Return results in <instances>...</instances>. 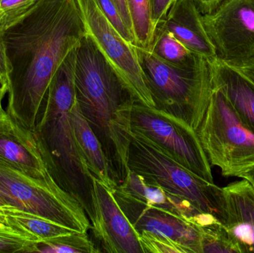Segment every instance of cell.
Returning a JSON list of instances; mask_svg holds the SVG:
<instances>
[{
    "label": "cell",
    "mask_w": 254,
    "mask_h": 253,
    "mask_svg": "<svg viewBox=\"0 0 254 253\" xmlns=\"http://www.w3.org/2000/svg\"><path fill=\"white\" fill-rule=\"evenodd\" d=\"M85 34L76 0H40L2 31L7 112L22 127L33 132L54 74Z\"/></svg>",
    "instance_id": "6da1fadb"
},
{
    "label": "cell",
    "mask_w": 254,
    "mask_h": 253,
    "mask_svg": "<svg viewBox=\"0 0 254 253\" xmlns=\"http://www.w3.org/2000/svg\"><path fill=\"white\" fill-rule=\"evenodd\" d=\"M74 84L82 114L101 142L119 186L129 171L130 117L135 101L86 34L77 48Z\"/></svg>",
    "instance_id": "7a4b0ae2"
},
{
    "label": "cell",
    "mask_w": 254,
    "mask_h": 253,
    "mask_svg": "<svg viewBox=\"0 0 254 253\" xmlns=\"http://www.w3.org/2000/svg\"><path fill=\"white\" fill-rule=\"evenodd\" d=\"M77 48L68 53L54 74L31 132L51 176L80 203L92 224L95 219L93 176L77 148L69 115L76 98Z\"/></svg>",
    "instance_id": "3957f363"
},
{
    "label": "cell",
    "mask_w": 254,
    "mask_h": 253,
    "mask_svg": "<svg viewBox=\"0 0 254 253\" xmlns=\"http://www.w3.org/2000/svg\"><path fill=\"white\" fill-rule=\"evenodd\" d=\"M135 47L155 108L187 122L196 131L213 90L208 61L203 59L193 68H178L160 60L149 51Z\"/></svg>",
    "instance_id": "277c9868"
},
{
    "label": "cell",
    "mask_w": 254,
    "mask_h": 253,
    "mask_svg": "<svg viewBox=\"0 0 254 253\" xmlns=\"http://www.w3.org/2000/svg\"><path fill=\"white\" fill-rule=\"evenodd\" d=\"M127 165L129 170L146 181L187 199L198 210L213 215L225 225L226 206L223 188L192 173L140 134L130 132Z\"/></svg>",
    "instance_id": "5b68a950"
},
{
    "label": "cell",
    "mask_w": 254,
    "mask_h": 253,
    "mask_svg": "<svg viewBox=\"0 0 254 253\" xmlns=\"http://www.w3.org/2000/svg\"><path fill=\"white\" fill-rule=\"evenodd\" d=\"M0 198L6 206L31 212L78 233H87L92 227L83 206L52 176L37 179L1 160Z\"/></svg>",
    "instance_id": "8992f818"
},
{
    "label": "cell",
    "mask_w": 254,
    "mask_h": 253,
    "mask_svg": "<svg viewBox=\"0 0 254 253\" xmlns=\"http://www.w3.org/2000/svg\"><path fill=\"white\" fill-rule=\"evenodd\" d=\"M211 166L225 177H237L254 165V132L239 117L226 97L213 87L208 107L196 130Z\"/></svg>",
    "instance_id": "52a82bcc"
},
{
    "label": "cell",
    "mask_w": 254,
    "mask_h": 253,
    "mask_svg": "<svg viewBox=\"0 0 254 253\" xmlns=\"http://www.w3.org/2000/svg\"><path fill=\"white\" fill-rule=\"evenodd\" d=\"M130 131L144 137L192 173L214 183L211 165L198 134L187 122L134 101L130 117Z\"/></svg>",
    "instance_id": "ba28073f"
},
{
    "label": "cell",
    "mask_w": 254,
    "mask_h": 253,
    "mask_svg": "<svg viewBox=\"0 0 254 253\" xmlns=\"http://www.w3.org/2000/svg\"><path fill=\"white\" fill-rule=\"evenodd\" d=\"M86 34L116 71L134 101L149 107L155 103L145 83L136 46L127 41L98 7L95 0H76Z\"/></svg>",
    "instance_id": "9c48e42d"
},
{
    "label": "cell",
    "mask_w": 254,
    "mask_h": 253,
    "mask_svg": "<svg viewBox=\"0 0 254 253\" xmlns=\"http://www.w3.org/2000/svg\"><path fill=\"white\" fill-rule=\"evenodd\" d=\"M216 57L238 67L254 56V0H226L203 15Z\"/></svg>",
    "instance_id": "30bf717a"
},
{
    "label": "cell",
    "mask_w": 254,
    "mask_h": 253,
    "mask_svg": "<svg viewBox=\"0 0 254 253\" xmlns=\"http://www.w3.org/2000/svg\"><path fill=\"white\" fill-rule=\"evenodd\" d=\"M113 193L138 236L146 231L166 236L186 248L189 253H201L200 227L168 211L138 202L117 188Z\"/></svg>",
    "instance_id": "8fae6325"
},
{
    "label": "cell",
    "mask_w": 254,
    "mask_h": 253,
    "mask_svg": "<svg viewBox=\"0 0 254 253\" xmlns=\"http://www.w3.org/2000/svg\"><path fill=\"white\" fill-rule=\"evenodd\" d=\"M95 219L91 229L102 253H143L139 236L113 192L93 177Z\"/></svg>",
    "instance_id": "7c38bea8"
},
{
    "label": "cell",
    "mask_w": 254,
    "mask_h": 253,
    "mask_svg": "<svg viewBox=\"0 0 254 253\" xmlns=\"http://www.w3.org/2000/svg\"><path fill=\"white\" fill-rule=\"evenodd\" d=\"M116 188L138 202L168 211L200 227L221 223L213 215L198 210L187 199L146 181L141 175L131 170L128 171L125 181Z\"/></svg>",
    "instance_id": "4fadbf2b"
},
{
    "label": "cell",
    "mask_w": 254,
    "mask_h": 253,
    "mask_svg": "<svg viewBox=\"0 0 254 253\" xmlns=\"http://www.w3.org/2000/svg\"><path fill=\"white\" fill-rule=\"evenodd\" d=\"M156 28L170 33L192 53L209 62L217 58L216 49L204 27L203 14L195 0H176L165 19Z\"/></svg>",
    "instance_id": "5bb4252c"
},
{
    "label": "cell",
    "mask_w": 254,
    "mask_h": 253,
    "mask_svg": "<svg viewBox=\"0 0 254 253\" xmlns=\"http://www.w3.org/2000/svg\"><path fill=\"white\" fill-rule=\"evenodd\" d=\"M225 227L239 253H254V189L246 180L223 187Z\"/></svg>",
    "instance_id": "9a60e30c"
},
{
    "label": "cell",
    "mask_w": 254,
    "mask_h": 253,
    "mask_svg": "<svg viewBox=\"0 0 254 253\" xmlns=\"http://www.w3.org/2000/svg\"><path fill=\"white\" fill-rule=\"evenodd\" d=\"M12 120L11 126L0 132V160L33 178H49L32 132Z\"/></svg>",
    "instance_id": "2e32d148"
},
{
    "label": "cell",
    "mask_w": 254,
    "mask_h": 253,
    "mask_svg": "<svg viewBox=\"0 0 254 253\" xmlns=\"http://www.w3.org/2000/svg\"><path fill=\"white\" fill-rule=\"evenodd\" d=\"M209 64L213 87L225 95L242 121L254 132V83L217 58Z\"/></svg>",
    "instance_id": "e0dca14e"
},
{
    "label": "cell",
    "mask_w": 254,
    "mask_h": 253,
    "mask_svg": "<svg viewBox=\"0 0 254 253\" xmlns=\"http://www.w3.org/2000/svg\"><path fill=\"white\" fill-rule=\"evenodd\" d=\"M69 115L77 148L88 169L94 178L113 193L118 184L113 181L102 145L82 114L76 98Z\"/></svg>",
    "instance_id": "ac0fdd59"
},
{
    "label": "cell",
    "mask_w": 254,
    "mask_h": 253,
    "mask_svg": "<svg viewBox=\"0 0 254 253\" xmlns=\"http://www.w3.org/2000/svg\"><path fill=\"white\" fill-rule=\"evenodd\" d=\"M0 221L25 232L38 241L76 232L43 217L10 206L0 208Z\"/></svg>",
    "instance_id": "d6986e66"
},
{
    "label": "cell",
    "mask_w": 254,
    "mask_h": 253,
    "mask_svg": "<svg viewBox=\"0 0 254 253\" xmlns=\"http://www.w3.org/2000/svg\"><path fill=\"white\" fill-rule=\"evenodd\" d=\"M149 51L160 60L178 68H193L204 59L192 53L171 34L158 28Z\"/></svg>",
    "instance_id": "ffe728a7"
},
{
    "label": "cell",
    "mask_w": 254,
    "mask_h": 253,
    "mask_svg": "<svg viewBox=\"0 0 254 253\" xmlns=\"http://www.w3.org/2000/svg\"><path fill=\"white\" fill-rule=\"evenodd\" d=\"M34 253H102L92 242L87 233L73 232L71 234L37 241Z\"/></svg>",
    "instance_id": "44dd1931"
},
{
    "label": "cell",
    "mask_w": 254,
    "mask_h": 253,
    "mask_svg": "<svg viewBox=\"0 0 254 253\" xmlns=\"http://www.w3.org/2000/svg\"><path fill=\"white\" fill-rule=\"evenodd\" d=\"M136 46L149 50L155 29L151 19L149 0H126Z\"/></svg>",
    "instance_id": "7402d4cb"
},
{
    "label": "cell",
    "mask_w": 254,
    "mask_h": 253,
    "mask_svg": "<svg viewBox=\"0 0 254 253\" xmlns=\"http://www.w3.org/2000/svg\"><path fill=\"white\" fill-rule=\"evenodd\" d=\"M200 229L201 253H239L222 223H216Z\"/></svg>",
    "instance_id": "603a6c76"
},
{
    "label": "cell",
    "mask_w": 254,
    "mask_h": 253,
    "mask_svg": "<svg viewBox=\"0 0 254 253\" xmlns=\"http://www.w3.org/2000/svg\"><path fill=\"white\" fill-rule=\"evenodd\" d=\"M37 239L0 221V253H34Z\"/></svg>",
    "instance_id": "cb8c5ba5"
},
{
    "label": "cell",
    "mask_w": 254,
    "mask_h": 253,
    "mask_svg": "<svg viewBox=\"0 0 254 253\" xmlns=\"http://www.w3.org/2000/svg\"><path fill=\"white\" fill-rule=\"evenodd\" d=\"M40 0H0V31L13 25Z\"/></svg>",
    "instance_id": "d4e9b609"
},
{
    "label": "cell",
    "mask_w": 254,
    "mask_h": 253,
    "mask_svg": "<svg viewBox=\"0 0 254 253\" xmlns=\"http://www.w3.org/2000/svg\"><path fill=\"white\" fill-rule=\"evenodd\" d=\"M139 241L143 253H189V251L170 238L143 232Z\"/></svg>",
    "instance_id": "484cf974"
},
{
    "label": "cell",
    "mask_w": 254,
    "mask_h": 253,
    "mask_svg": "<svg viewBox=\"0 0 254 253\" xmlns=\"http://www.w3.org/2000/svg\"><path fill=\"white\" fill-rule=\"evenodd\" d=\"M104 16L113 24V26L122 34V37L131 44L136 46L135 39L122 20L117 8L112 0H95Z\"/></svg>",
    "instance_id": "4316f807"
},
{
    "label": "cell",
    "mask_w": 254,
    "mask_h": 253,
    "mask_svg": "<svg viewBox=\"0 0 254 253\" xmlns=\"http://www.w3.org/2000/svg\"><path fill=\"white\" fill-rule=\"evenodd\" d=\"M176 0H149L151 19L154 28L165 19L169 10Z\"/></svg>",
    "instance_id": "83f0119b"
},
{
    "label": "cell",
    "mask_w": 254,
    "mask_h": 253,
    "mask_svg": "<svg viewBox=\"0 0 254 253\" xmlns=\"http://www.w3.org/2000/svg\"><path fill=\"white\" fill-rule=\"evenodd\" d=\"M112 1L116 5L122 20L124 21L127 28L133 34L132 23H131V16H130L129 10H128L126 0H112ZM133 35H134V34H133Z\"/></svg>",
    "instance_id": "f1b7e54d"
},
{
    "label": "cell",
    "mask_w": 254,
    "mask_h": 253,
    "mask_svg": "<svg viewBox=\"0 0 254 253\" xmlns=\"http://www.w3.org/2000/svg\"><path fill=\"white\" fill-rule=\"evenodd\" d=\"M226 0H195L197 7L203 15L209 14L216 10Z\"/></svg>",
    "instance_id": "f546056e"
},
{
    "label": "cell",
    "mask_w": 254,
    "mask_h": 253,
    "mask_svg": "<svg viewBox=\"0 0 254 253\" xmlns=\"http://www.w3.org/2000/svg\"><path fill=\"white\" fill-rule=\"evenodd\" d=\"M8 74L7 55L3 41L2 31H0V77L7 82Z\"/></svg>",
    "instance_id": "4dcf8cb0"
},
{
    "label": "cell",
    "mask_w": 254,
    "mask_h": 253,
    "mask_svg": "<svg viewBox=\"0 0 254 253\" xmlns=\"http://www.w3.org/2000/svg\"><path fill=\"white\" fill-rule=\"evenodd\" d=\"M234 68H237L240 72L243 73L246 77L254 83V56L246 61L243 65L234 67Z\"/></svg>",
    "instance_id": "1f68e13d"
},
{
    "label": "cell",
    "mask_w": 254,
    "mask_h": 253,
    "mask_svg": "<svg viewBox=\"0 0 254 253\" xmlns=\"http://www.w3.org/2000/svg\"><path fill=\"white\" fill-rule=\"evenodd\" d=\"M13 120L7 114V111L3 109L2 106H0V132L7 130L11 126Z\"/></svg>",
    "instance_id": "d6a6232c"
},
{
    "label": "cell",
    "mask_w": 254,
    "mask_h": 253,
    "mask_svg": "<svg viewBox=\"0 0 254 253\" xmlns=\"http://www.w3.org/2000/svg\"><path fill=\"white\" fill-rule=\"evenodd\" d=\"M237 177L247 181L254 189V165L245 169L243 172L239 174Z\"/></svg>",
    "instance_id": "836d02e7"
},
{
    "label": "cell",
    "mask_w": 254,
    "mask_h": 253,
    "mask_svg": "<svg viewBox=\"0 0 254 253\" xmlns=\"http://www.w3.org/2000/svg\"><path fill=\"white\" fill-rule=\"evenodd\" d=\"M7 92V84L5 80L0 77V106H1V101L4 95Z\"/></svg>",
    "instance_id": "e575fe53"
},
{
    "label": "cell",
    "mask_w": 254,
    "mask_h": 253,
    "mask_svg": "<svg viewBox=\"0 0 254 253\" xmlns=\"http://www.w3.org/2000/svg\"><path fill=\"white\" fill-rule=\"evenodd\" d=\"M4 206H6L5 203L3 202V201L1 200V198H0V208H1Z\"/></svg>",
    "instance_id": "d590c367"
},
{
    "label": "cell",
    "mask_w": 254,
    "mask_h": 253,
    "mask_svg": "<svg viewBox=\"0 0 254 253\" xmlns=\"http://www.w3.org/2000/svg\"></svg>",
    "instance_id": "8d00e7d4"
}]
</instances>
